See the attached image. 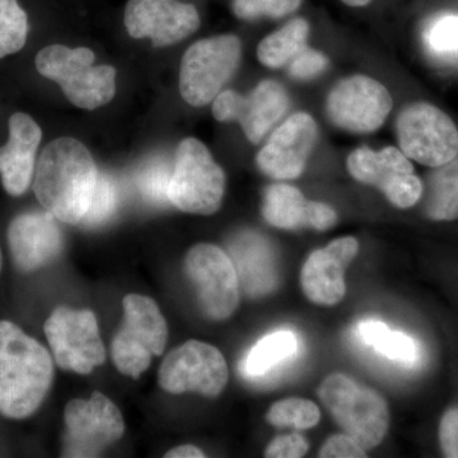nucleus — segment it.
Returning <instances> with one entry per match:
<instances>
[{"label":"nucleus","mask_w":458,"mask_h":458,"mask_svg":"<svg viewBox=\"0 0 458 458\" xmlns=\"http://www.w3.org/2000/svg\"><path fill=\"white\" fill-rule=\"evenodd\" d=\"M98 170L89 150L73 138H59L42 150L33 192L59 222L80 225L89 210Z\"/></svg>","instance_id":"f257e3e1"},{"label":"nucleus","mask_w":458,"mask_h":458,"mask_svg":"<svg viewBox=\"0 0 458 458\" xmlns=\"http://www.w3.org/2000/svg\"><path fill=\"white\" fill-rule=\"evenodd\" d=\"M53 377L50 352L13 322L0 321V414L14 420L31 417Z\"/></svg>","instance_id":"f03ea898"},{"label":"nucleus","mask_w":458,"mask_h":458,"mask_svg":"<svg viewBox=\"0 0 458 458\" xmlns=\"http://www.w3.org/2000/svg\"><path fill=\"white\" fill-rule=\"evenodd\" d=\"M36 69L59 84L74 106L84 110L105 106L116 93V71L110 65H95V54L86 47L50 45L36 56Z\"/></svg>","instance_id":"7ed1b4c3"},{"label":"nucleus","mask_w":458,"mask_h":458,"mask_svg":"<svg viewBox=\"0 0 458 458\" xmlns=\"http://www.w3.org/2000/svg\"><path fill=\"white\" fill-rule=\"evenodd\" d=\"M318 394L334 420L364 450L381 445L387 434L390 412L376 390L343 373H334L319 385Z\"/></svg>","instance_id":"20e7f679"},{"label":"nucleus","mask_w":458,"mask_h":458,"mask_svg":"<svg viewBox=\"0 0 458 458\" xmlns=\"http://www.w3.org/2000/svg\"><path fill=\"white\" fill-rule=\"evenodd\" d=\"M225 174L205 144L195 138L181 141L170 182L171 204L181 212L212 216L222 207Z\"/></svg>","instance_id":"39448f33"},{"label":"nucleus","mask_w":458,"mask_h":458,"mask_svg":"<svg viewBox=\"0 0 458 458\" xmlns=\"http://www.w3.org/2000/svg\"><path fill=\"white\" fill-rule=\"evenodd\" d=\"M123 322L114 337L111 355L117 369L138 379L161 355L168 339L167 322L152 298L129 294L123 300Z\"/></svg>","instance_id":"423d86ee"},{"label":"nucleus","mask_w":458,"mask_h":458,"mask_svg":"<svg viewBox=\"0 0 458 458\" xmlns=\"http://www.w3.org/2000/svg\"><path fill=\"white\" fill-rule=\"evenodd\" d=\"M241 57L242 44L234 35L214 36L192 44L181 60L182 98L194 107L212 104L236 73Z\"/></svg>","instance_id":"0eeeda50"},{"label":"nucleus","mask_w":458,"mask_h":458,"mask_svg":"<svg viewBox=\"0 0 458 458\" xmlns=\"http://www.w3.org/2000/svg\"><path fill=\"white\" fill-rule=\"evenodd\" d=\"M394 131L401 152L427 167H438L458 156L456 123L445 111L428 102L403 107Z\"/></svg>","instance_id":"6e6552de"},{"label":"nucleus","mask_w":458,"mask_h":458,"mask_svg":"<svg viewBox=\"0 0 458 458\" xmlns=\"http://www.w3.org/2000/svg\"><path fill=\"white\" fill-rule=\"evenodd\" d=\"M44 331L62 369L89 375L106 360L98 318L89 310L59 307L45 322Z\"/></svg>","instance_id":"1a4fd4ad"},{"label":"nucleus","mask_w":458,"mask_h":458,"mask_svg":"<svg viewBox=\"0 0 458 458\" xmlns=\"http://www.w3.org/2000/svg\"><path fill=\"white\" fill-rule=\"evenodd\" d=\"M394 107L384 84L367 75L343 78L328 92L327 119L342 131L369 134L378 131Z\"/></svg>","instance_id":"9d476101"},{"label":"nucleus","mask_w":458,"mask_h":458,"mask_svg":"<svg viewBox=\"0 0 458 458\" xmlns=\"http://www.w3.org/2000/svg\"><path fill=\"white\" fill-rule=\"evenodd\" d=\"M229 378L227 361L216 346L189 340L165 357L158 381L167 393H197L205 397L219 396Z\"/></svg>","instance_id":"9b49d317"},{"label":"nucleus","mask_w":458,"mask_h":458,"mask_svg":"<svg viewBox=\"0 0 458 458\" xmlns=\"http://www.w3.org/2000/svg\"><path fill=\"white\" fill-rule=\"evenodd\" d=\"M346 167L355 180L381 190L400 209L415 207L423 195V181L399 148L386 147L378 152L369 147L357 148L348 156Z\"/></svg>","instance_id":"f8f14e48"},{"label":"nucleus","mask_w":458,"mask_h":458,"mask_svg":"<svg viewBox=\"0 0 458 458\" xmlns=\"http://www.w3.org/2000/svg\"><path fill=\"white\" fill-rule=\"evenodd\" d=\"M185 271L208 318L225 321L233 315L240 303V280L227 252L210 243L194 246L186 255Z\"/></svg>","instance_id":"ddd939ff"},{"label":"nucleus","mask_w":458,"mask_h":458,"mask_svg":"<svg viewBox=\"0 0 458 458\" xmlns=\"http://www.w3.org/2000/svg\"><path fill=\"white\" fill-rule=\"evenodd\" d=\"M291 107L284 87L273 80L259 83L249 95L223 90L213 101L212 113L222 123L237 122L247 140L259 144Z\"/></svg>","instance_id":"4468645a"},{"label":"nucleus","mask_w":458,"mask_h":458,"mask_svg":"<svg viewBox=\"0 0 458 458\" xmlns=\"http://www.w3.org/2000/svg\"><path fill=\"white\" fill-rule=\"evenodd\" d=\"M65 456L95 457L123 434L120 410L105 394L73 400L65 408Z\"/></svg>","instance_id":"2eb2a0df"},{"label":"nucleus","mask_w":458,"mask_h":458,"mask_svg":"<svg viewBox=\"0 0 458 458\" xmlns=\"http://www.w3.org/2000/svg\"><path fill=\"white\" fill-rule=\"evenodd\" d=\"M123 23L132 38H150L164 47L197 31L200 16L194 4L180 0H129Z\"/></svg>","instance_id":"dca6fc26"},{"label":"nucleus","mask_w":458,"mask_h":458,"mask_svg":"<svg viewBox=\"0 0 458 458\" xmlns=\"http://www.w3.org/2000/svg\"><path fill=\"white\" fill-rule=\"evenodd\" d=\"M318 137V123L311 114H291L261 148L256 164L271 179H298L306 168Z\"/></svg>","instance_id":"f3484780"},{"label":"nucleus","mask_w":458,"mask_h":458,"mask_svg":"<svg viewBox=\"0 0 458 458\" xmlns=\"http://www.w3.org/2000/svg\"><path fill=\"white\" fill-rule=\"evenodd\" d=\"M360 252L357 238L348 236L331 241L315 250L301 271L304 295L319 306H335L346 293L345 270Z\"/></svg>","instance_id":"a211bd4d"},{"label":"nucleus","mask_w":458,"mask_h":458,"mask_svg":"<svg viewBox=\"0 0 458 458\" xmlns=\"http://www.w3.org/2000/svg\"><path fill=\"white\" fill-rule=\"evenodd\" d=\"M53 214L27 212L17 216L8 228V245L18 270L33 273L62 254L63 232Z\"/></svg>","instance_id":"6ab92c4d"},{"label":"nucleus","mask_w":458,"mask_h":458,"mask_svg":"<svg viewBox=\"0 0 458 458\" xmlns=\"http://www.w3.org/2000/svg\"><path fill=\"white\" fill-rule=\"evenodd\" d=\"M8 128V143L0 148V174L5 191L11 197H21L35 176L42 131L38 123L23 113L12 114Z\"/></svg>","instance_id":"aec40b11"},{"label":"nucleus","mask_w":458,"mask_h":458,"mask_svg":"<svg viewBox=\"0 0 458 458\" xmlns=\"http://www.w3.org/2000/svg\"><path fill=\"white\" fill-rule=\"evenodd\" d=\"M261 213L270 225L286 231H327L337 223V214L330 205L307 200L300 189L286 183H276L265 190Z\"/></svg>","instance_id":"412c9836"},{"label":"nucleus","mask_w":458,"mask_h":458,"mask_svg":"<svg viewBox=\"0 0 458 458\" xmlns=\"http://www.w3.org/2000/svg\"><path fill=\"white\" fill-rule=\"evenodd\" d=\"M229 258L236 267L240 286L251 297L269 293L276 286V271L271 251L264 238L243 232L232 240Z\"/></svg>","instance_id":"4be33fe9"},{"label":"nucleus","mask_w":458,"mask_h":458,"mask_svg":"<svg viewBox=\"0 0 458 458\" xmlns=\"http://www.w3.org/2000/svg\"><path fill=\"white\" fill-rule=\"evenodd\" d=\"M419 203L430 221L458 219V156L447 164L434 167L428 174Z\"/></svg>","instance_id":"5701e85b"},{"label":"nucleus","mask_w":458,"mask_h":458,"mask_svg":"<svg viewBox=\"0 0 458 458\" xmlns=\"http://www.w3.org/2000/svg\"><path fill=\"white\" fill-rule=\"evenodd\" d=\"M298 351L297 335L291 330H279L267 334L247 352L240 370L250 379L260 378L291 360Z\"/></svg>","instance_id":"b1692460"},{"label":"nucleus","mask_w":458,"mask_h":458,"mask_svg":"<svg viewBox=\"0 0 458 458\" xmlns=\"http://www.w3.org/2000/svg\"><path fill=\"white\" fill-rule=\"evenodd\" d=\"M357 333L361 342L387 360L411 367L420 358L417 342L408 334L391 330L385 322L366 319L358 325Z\"/></svg>","instance_id":"393cba45"},{"label":"nucleus","mask_w":458,"mask_h":458,"mask_svg":"<svg viewBox=\"0 0 458 458\" xmlns=\"http://www.w3.org/2000/svg\"><path fill=\"white\" fill-rule=\"evenodd\" d=\"M309 36L310 23L304 18L292 20L259 44V62L270 69L283 68L306 49Z\"/></svg>","instance_id":"a878e982"},{"label":"nucleus","mask_w":458,"mask_h":458,"mask_svg":"<svg viewBox=\"0 0 458 458\" xmlns=\"http://www.w3.org/2000/svg\"><path fill=\"white\" fill-rule=\"evenodd\" d=\"M29 30V17L18 0H0V59L23 49Z\"/></svg>","instance_id":"bb28decb"},{"label":"nucleus","mask_w":458,"mask_h":458,"mask_svg":"<svg viewBox=\"0 0 458 458\" xmlns=\"http://www.w3.org/2000/svg\"><path fill=\"white\" fill-rule=\"evenodd\" d=\"M321 419L318 406L311 400L291 397L274 403L267 414V423L274 427H292L298 430L311 429Z\"/></svg>","instance_id":"cd10ccee"},{"label":"nucleus","mask_w":458,"mask_h":458,"mask_svg":"<svg viewBox=\"0 0 458 458\" xmlns=\"http://www.w3.org/2000/svg\"><path fill=\"white\" fill-rule=\"evenodd\" d=\"M119 186L116 185L113 177L98 172L92 200L80 225L87 228H98L99 225H106L119 209Z\"/></svg>","instance_id":"c85d7f7f"},{"label":"nucleus","mask_w":458,"mask_h":458,"mask_svg":"<svg viewBox=\"0 0 458 458\" xmlns=\"http://www.w3.org/2000/svg\"><path fill=\"white\" fill-rule=\"evenodd\" d=\"M171 176L172 168L164 159L144 165L137 177V186L141 197L156 205L171 203L168 197Z\"/></svg>","instance_id":"c756f323"},{"label":"nucleus","mask_w":458,"mask_h":458,"mask_svg":"<svg viewBox=\"0 0 458 458\" xmlns=\"http://www.w3.org/2000/svg\"><path fill=\"white\" fill-rule=\"evenodd\" d=\"M302 0H233L232 11L240 20L252 21L261 17L282 18L293 13Z\"/></svg>","instance_id":"7c9ffc66"},{"label":"nucleus","mask_w":458,"mask_h":458,"mask_svg":"<svg viewBox=\"0 0 458 458\" xmlns=\"http://www.w3.org/2000/svg\"><path fill=\"white\" fill-rule=\"evenodd\" d=\"M327 66L328 59L324 53L306 47L291 60L289 75L293 80L310 81L324 73Z\"/></svg>","instance_id":"2f4dec72"},{"label":"nucleus","mask_w":458,"mask_h":458,"mask_svg":"<svg viewBox=\"0 0 458 458\" xmlns=\"http://www.w3.org/2000/svg\"><path fill=\"white\" fill-rule=\"evenodd\" d=\"M433 50L443 54H458V16L442 18L428 33Z\"/></svg>","instance_id":"473e14b6"},{"label":"nucleus","mask_w":458,"mask_h":458,"mask_svg":"<svg viewBox=\"0 0 458 458\" xmlns=\"http://www.w3.org/2000/svg\"><path fill=\"white\" fill-rule=\"evenodd\" d=\"M310 450L309 442L298 433L276 437L265 450L267 458H301Z\"/></svg>","instance_id":"72a5a7b5"},{"label":"nucleus","mask_w":458,"mask_h":458,"mask_svg":"<svg viewBox=\"0 0 458 458\" xmlns=\"http://www.w3.org/2000/svg\"><path fill=\"white\" fill-rule=\"evenodd\" d=\"M321 458H364L367 451L348 434H335L330 437L319 450Z\"/></svg>","instance_id":"f704fd0d"},{"label":"nucleus","mask_w":458,"mask_h":458,"mask_svg":"<svg viewBox=\"0 0 458 458\" xmlns=\"http://www.w3.org/2000/svg\"><path fill=\"white\" fill-rule=\"evenodd\" d=\"M439 445L445 457L458 458V408L448 409L439 423Z\"/></svg>","instance_id":"c9c22d12"},{"label":"nucleus","mask_w":458,"mask_h":458,"mask_svg":"<svg viewBox=\"0 0 458 458\" xmlns=\"http://www.w3.org/2000/svg\"><path fill=\"white\" fill-rule=\"evenodd\" d=\"M165 458H203L205 454L192 445H180L165 454Z\"/></svg>","instance_id":"e433bc0d"},{"label":"nucleus","mask_w":458,"mask_h":458,"mask_svg":"<svg viewBox=\"0 0 458 458\" xmlns=\"http://www.w3.org/2000/svg\"><path fill=\"white\" fill-rule=\"evenodd\" d=\"M344 4L348 5V7L352 8H360L366 7L369 3H372V0H342Z\"/></svg>","instance_id":"4c0bfd02"},{"label":"nucleus","mask_w":458,"mask_h":458,"mask_svg":"<svg viewBox=\"0 0 458 458\" xmlns=\"http://www.w3.org/2000/svg\"><path fill=\"white\" fill-rule=\"evenodd\" d=\"M3 267V255H2V249H0V271H2Z\"/></svg>","instance_id":"58836bf2"}]
</instances>
